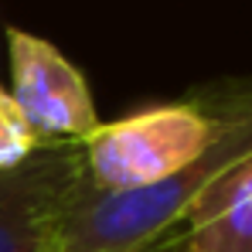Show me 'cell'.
I'll list each match as a JSON object with an SVG mask.
<instances>
[{"mask_svg": "<svg viewBox=\"0 0 252 252\" xmlns=\"http://www.w3.org/2000/svg\"><path fill=\"white\" fill-rule=\"evenodd\" d=\"M7 44H10V75H14L10 99L38 133V140L44 147L82 143L99 126V113L85 75L51 41L28 34L21 28L7 31Z\"/></svg>", "mask_w": 252, "mask_h": 252, "instance_id": "obj_3", "label": "cell"}, {"mask_svg": "<svg viewBox=\"0 0 252 252\" xmlns=\"http://www.w3.org/2000/svg\"><path fill=\"white\" fill-rule=\"evenodd\" d=\"M184 239H188V232L174 228L164 239H157V242H150V246H143V249H136V252H184Z\"/></svg>", "mask_w": 252, "mask_h": 252, "instance_id": "obj_7", "label": "cell"}, {"mask_svg": "<svg viewBox=\"0 0 252 252\" xmlns=\"http://www.w3.org/2000/svg\"><path fill=\"white\" fill-rule=\"evenodd\" d=\"M184 232V252H252V198Z\"/></svg>", "mask_w": 252, "mask_h": 252, "instance_id": "obj_5", "label": "cell"}, {"mask_svg": "<svg viewBox=\"0 0 252 252\" xmlns=\"http://www.w3.org/2000/svg\"><path fill=\"white\" fill-rule=\"evenodd\" d=\"M41 147L44 143L31 129V123L24 120V113L17 109V102L10 99V92L0 89V170L24 164Z\"/></svg>", "mask_w": 252, "mask_h": 252, "instance_id": "obj_6", "label": "cell"}, {"mask_svg": "<svg viewBox=\"0 0 252 252\" xmlns=\"http://www.w3.org/2000/svg\"><path fill=\"white\" fill-rule=\"evenodd\" d=\"M215 140V116L188 92L116 123H99L82 143V181L95 191L154 188L194 164Z\"/></svg>", "mask_w": 252, "mask_h": 252, "instance_id": "obj_2", "label": "cell"}, {"mask_svg": "<svg viewBox=\"0 0 252 252\" xmlns=\"http://www.w3.org/2000/svg\"><path fill=\"white\" fill-rule=\"evenodd\" d=\"M82 184V147L48 143L0 170V252H55L62 211Z\"/></svg>", "mask_w": 252, "mask_h": 252, "instance_id": "obj_4", "label": "cell"}, {"mask_svg": "<svg viewBox=\"0 0 252 252\" xmlns=\"http://www.w3.org/2000/svg\"><path fill=\"white\" fill-rule=\"evenodd\" d=\"M211 116V147L181 174L154 188L95 191L79 184L62 211L55 252H136L181 228L188 208L215 177L252 150V79H221L191 92Z\"/></svg>", "mask_w": 252, "mask_h": 252, "instance_id": "obj_1", "label": "cell"}]
</instances>
